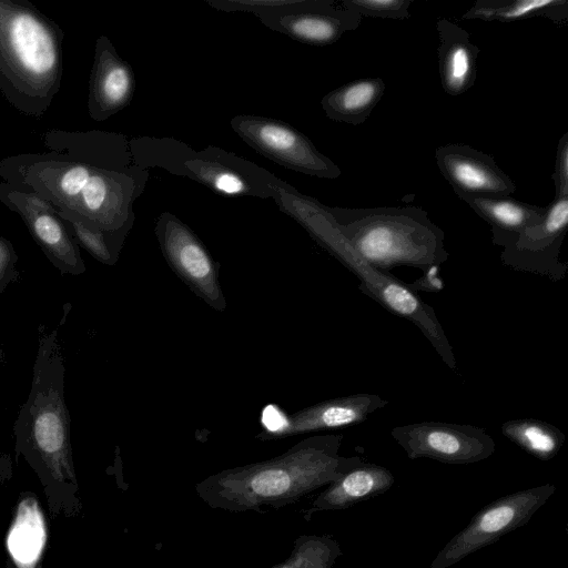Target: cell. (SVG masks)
<instances>
[{
	"mask_svg": "<svg viewBox=\"0 0 568 568\" xmlns=\"http://www.w3.org/2000/svg\"><path fill=\"white\" fill-rule=\"evenodd\" d=\"M45 151L0 160L11 187L48 202L64 222H77L124 242L134 223L133 203L149 172L135 160L131 139L105 131L43 133Z\"/></svg>",
	"mask_w": 568,
	"mask_h": 568,
	"instance_id": "obj_1",
	"label": "cell"
},
{
	"mask_svg": "<svg viewBox=\"0 0 568 568\" xmlns=\"http://www.w3.org/2000/svg\"><path fill=\"white\" fill-rule=\"evenodd\" d=\"M342 440V434L311 436L274 458L210 475L195 491L209 507L229 513L292 505L363 463L338 454Z\"/></svg>",
	"mask_w": 568,
	"mask_h": 568,
	"instance_id": "obj_2",
	"label": "cell"
},
{
	"mask_svg": "<svg viewBox=\"0 0 568 568\" xmlns=\"http://www.w3.org/2000/svg\"><path fill=\"white\" fill-rule=\"evenodd\" d=\"M61 28L27 0H0V92L18 111L42 116L62 82Z\"/></svg>",
	"mask_w": 568,
	"mask_h": 568,
	"instance_id": "obj_3",
	"label": "cell"
},
{
	"mask_svg": "<svg viewBox=\"0 0 568 568\" xmlns=\"http://www.w3.org/2000/svg\"><path fill=\"white\" fill-rule=\"evenodd\" d=\"M64 356L57 328H38L31 388L13 425L17 454L52 480L75 484Z\"/></svg>",
	"mask_w": 568,
	"mask_h": 568,
	"instance_id": "obj_4",
	"label": "cell"
},
{
	"mask_svg": "<svg viewBox=\"0 0 568 568\" xmlns=\"http://www.w3.org/2000/svg\"><path fill=\"white\" fill-rule=\"evenodd\" d=\"M324 207L357 255L378 270L424 271L449 256L444 231L418 206Z\"/></svg>",
	"mask_w": 568,
	"mask_h": 568,
	"instance_id": "obj_5",
	"label": "cell"
},
{
	"mask_svg": "<svg viewBox=\"0 0 568 568\" xmlns=\"http://www.w3.org/2000/svg\"><path fill=\"white\" fill-rule=\"evenodd\" d=\"M133 155L145 170L159 166L187 176L226 196L274 195L281 180L237 155L209 146L200 152L173 139H131Z\"/></svg>",
	"mask_w": 568,
	"mask_h": 568,
	"instance_id": "obj_6",
	"label": "cell"
},
{
	"mask_svg": "<svg viewBox=\"0 0 568 568\" xmlns=\"http://www.w3.org/2000/svg\"><path fill=\"white\" fill-rule=\"evenodd\" d=\"M305 229L357 276L358 288L362 293L376 301L388 312L414 324L448 368L456 369L453 346L435 310L412 291L407 283L390 272L372 266L357 255L337 231L327 212L312 216L305 224Z\"/></svg>",
	"mask_w": 568,
	"mask_h": 568,
	"instance_id": "obj_7",
	"label": "cell"
},
{
	"mask_svg": "<svg viewBox=\"0 0 568 568\" xmlns=\"http://www.w3.org/2000/svg\"><path fill=\"white\" fill-rule=\"evenodd\" d=\"M555 491V485L546 484L513 493L488 504L444 546L430 568H448L526 525Z\"/></svg>",
	"mask_w": 568,
	"mask_h": 568,
	"instance_id": "obj_8",
	"label": "cell"
},
{
	"mask_svg": "<svg viewBox=\"0 0 568 568\" xmlns=\"http://www.w3.org/2000/svg\"><path fill=\"white\" fill-rule=\"evenodd\" d=\"M234 132L251 148L287 169L323 179H337L342 171L322 154L301 131L280 120L242 114L231 120Z\"/></svg>",
	"mask_w": 568,
	"mask_h": 568,
	"instance_id": "obj_9",
	"label": "cell"
},
{
	"mask_svg": "<svg viewBox=\"0 0 568 568\" xmlns=\"http://www.w3.org/2000/svg\"><path fill=\"white\" fill-rule=\"evenodd\" d=\"M390 436L410 459L430 458L465 465L490 457L496 449L485 429L447 422H418L394 427Z\"/></svg>",
	"mask_w": 568,
	"mask_h": 568,
	"instance_id": "obj_10",
	"label": "cell"
},
{
	"mask_svg": "<svg viewBox=\"0 0 568 568\" xmlns=\"http://www.w3.org/2000/svg\"><path fill=\"white\" fill-rule=\"evenodd\" d=\"M155 235L173 272L206 304L224 311L226 301L219 281V266L195 233L165 211L156 220Z\"/></svg>",
	"mask_w": 568,
	"mask_h": 568,
	"instance_id": "obj_11",
	"label": "cell"
},
{
	"mask_svg": "<svg viewBox=\"0 0 568 568\" xmlns=\"http://www.w3.org/2000/svg\"><path fill=\"white\" fill-rule=\"evenodd\" d=\"M567 226L568 196H555L546 206L540 223L526 229L503 246V264L554 282L564 280L568 264L560 260V248Z\"/></svg>",
	"mask_w": 568,
	"mask_h": 568,
	"instance_id": "obj_12",
	"label": "cell"
},
{
	"mask_svg": "<svg viewBox=\"0 0 568 568\" xmlns=\"http://www.w3.org/2000/svg\"><path fill=\"white\" fill-rule=\"evenodd\" d=\"M0 202L20 215L36 243L61 274L80 275L85 272L78 243L48 202L2 181Z\"/></svg>",
	"mask_w": 568,
	"mask_h": 568,
	"instance_id": "obj_13",
	"label": "cell"
},
{
	"mask_svg": "<svg viewBox=\"0 0 568 568\" xmlns=\"http://www.w3.org/2000/svg\"><path fill=\"white\" fill-rule=\"evenodd\" d=\"M334 0H297L293 6L255 13L267 28L312 45L335 43L358 28L362 17Z\"/></svg>",
	"mask_w": 568,
	"mask_h": 568,
	"instance_id": "obj_14",
	"label": "cell"
},
{
	"mask_svg": "<svg viewBox=\"0 0 568 568\" xmlns=\"http://www.w3.org/2000/svg\"><path fill=\"white\" fill-rule=\"evenodd\" d=\"M436 164L455 194L510 196L513 180L494 158L467 144L448 143L435 150Z\"/></svg>",
	"mask_w": 568,
	"mask_h": 568,
	"instance_id": "obj_15",
	"label": "cell"
},
{
	"mask_svg": "<svg viewBox=\"0 0 568 568\" xmlns=\"http://www.w3.org/2000/svg\"><path fill=\"white\" fill-rule=\"evenodd\" d=\"M387 404L381 396L367 393L327 399L288 415L278 425L264 427L256 438L277 439L357 425Z\"/></svg>",
	"mask_w": 568,
	"mask_h": 568,
	"instance_id": "obj_16",
	"label": "cell"
},
{
	"mask_svg": "<svg viewBox=\"0 0 568 568\" xmlns=\"http://www.w3.org/2000/svg\"><path fill=\"white\" fill-rule=\"evenodd\" d=\"M135 77L105 36L95 42L89 82L88 111L95 121H104L124 109L132 100Z\"/></svg>",
	"mask_w": 568,
	"mask_h": 568,
	"instance_id": "obj_17",
	"label": "cell"
},
{
	"mask_svg": "<svg viewBox=\"0 0 568 568\" xmlns=\"http://www.w3.org/2000/svg\"><path fill=\"white\" fill-rule=\"evenodd\" d=\"M436 30L442 87L448 95L458 97L475 83L480 50L465 29L445 18L437 20Z\"/></svg>",
	"mask_w": 568,
	"mask_h": 568,
	"instance_id": "obj_18",
	"label": "cell"
},
{
	"mask_svg": "<svg viewBox=\"0 0 568 568\" xmlns=\"http://www.w3.org/2000/svg\"><path fill=\"white\" fill-rule=\"evenodd\" d=\"M395 477L387 468L363 462L352 468L320 493L311 507L304 511L310 520L318 511L341 510L382 495L390 489Z\"/></svg>",
	"mask_w": 568,
	"mask_h": 568,
	"instance_id": "obj_19",
	"label": "cell"
},
{
	"mask_svg": "<svg viewBox=\"0 0 568 568\" xmlns=\"http://www.w3.org/2000/svg\"><path fill=\"white\" fill-rule=\"evenodd\" d=\"M456 195L491 226L493 243L498 246H505L526 229L540 223L546 212V206L510 196Z\"/></svg>",
	"mask_w": 568,
	"mask_h": 568,
	"instance_id": "obj_20",
	"label": "cell"
},
{
	"mask_svg": "<svg viewBox=\"0 0 568 568\" xmlns=\"http://www.w3.org/2000/svg\"><path fill=\"white\" fill-rule=\"evenodd\" d=\"M385 82L364 78L345 83L325 94L321 105L327 118L352 125L363 124L382 100Z\"/></svg>",
	"mask_w": 568,
	"mask_h": 568,
	"instance_id": "obj_21",
	"label": "cell"
},
{
	"mask_svg": "<svg viewBox=\"0 0 568 568\" xmlns=\"http://www.w3.org/2000/svg\"><path fill=\"white\" fill-rule=\"evenodd\" d=\"M541 17L557 26L568 21L567 0H477L463 19L513 22Z\"/></svg>",
	"mask_w": 568,
	"mask_h": 568,
	"instance_id": "obj_22",
	"label": "cell"
},
{
	"mask_svg": "<svg viewBox=\"0 0 568 568\" xmlns=\"http://www.w3.org/2000/svg\"><path fill=\"white\" fill-rule=\"evenodd\" d=\"M501 433L540 460L552 459L566 440L565 434L559 428L536 418L507 420L501 425Z\"/></svg>",
	"mask_w": 568,
	"mask_h": 568,
	"instance_id": "obj_23",
	"label": "cell"
},
{
	"mask_svg": "<svg viewBox=\"0 0 568 568\" xmlns=\"http://www.w3.org/2000/svg\"><path fill=\"white\" fill-rule=\"evenodd\" d=\"M342 555L336 539L328 535H301L291 555L271 568H333Z\"/></svg>",
	"mask_w": 568,
	"mask_h": 568,
	"instance_id": "obj_24",
	"label": "cell"
},
{
	"mask_svg": "<svg viewBox=\"0 0 568 568\" xmlns=\"http://www.w3.org/2000/svg\"><path fill=\"white\" fill-rule=\"evenodd\" d=\"M64 222V221H63ZM73 239L99 262L113 265L119 258L123 242L102 232L91 231L77 222H64Z\"/></svg>",
	"mask_w": 568,
	"mask_h": 568,
	"instance_id": "obj_25",
	"label": "cell"
},
{
	"mask_svg": "<svg viewBox=\"0 0 568 568\" xmlns=\"http://www.w3.org/2000/svg\"><path fill=\"white\" fill-rule=\"evenodd\" d=\"M339 4L362 18L407 19L410 0H342Z\"/></svg>",
	"mask_w": 568,
	"mask_h": 568,
	"instance_id": "obj_26",
	"label": "cell"
},
{
	"mask_svg": "<svg viewBox=\"0 0 568 568\" xmlns=\"http://www.w3.org/2000/svg\"><path fill=\"white\" fill-rule=\"evenodd\" d=\"M18 254L12 243L0 236V293L19 277Z\"/></svg>",
	"mask_w": 568,
	"mask_h": 568,
	"instance_id": "obj_27",
	"label": "cell"
},
{
	"mask_svg": "<svg viewBox=\"0 0 568 568\" xmlns=\"http://www.w3.org/2000/svg\"><path fill=\"white\" fill-rule=\"evenodd\" d=\"M551 178L555 184V196H568V132L564 133L558 142Z\"/></svg>",
	"mask_w": 568,
	"mask_h": 568,
	"instance_id": "obj_28",
	"label": "cell"
},
{
	"mask_svg": "<svg viewBox=\"0 0 568 568\" xmlns=\"http://www.w3.org/2000/svg\"><path fill=\"white\" fill-rule=\"evenodd\" d=\"M439 265H432L423 271L422 276L412 283H407L409 288L414 292L426 291L430 293L444 290L445 284L438 276Z\"/></svg>",
	"mask_w": 568,
	"mask_h": 568,
	"instance_id": "obj_29",
	"label": "cell"
},
{
	"mask_svg": "<svg viewBox=\"0 0 568 568\" xmlns=\"http://www.w3.org/2000/svg\"><path fill=\"white\" fill-rule=\"evenodd\" d=\"M3 362H4V351L0 343V366L3 364Z\"/></svg>",
	"mask_w": 568,
	"mask_h": 568,
	"instance_id": "obj_30",
	"label": "cell"
}]
</instances>
